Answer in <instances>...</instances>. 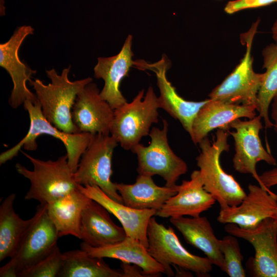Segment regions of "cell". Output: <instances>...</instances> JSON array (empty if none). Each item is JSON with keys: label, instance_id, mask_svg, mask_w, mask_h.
<instances>
[{"label": "cell", "instance_id": "cell-1", "mask_svg": "<svg viewBox=\"0 0 277 277\" xmlns=\"http://www.w3.org/2000/svg\"><path fill=\"white\" fill-rule=\"evenodd\" d=\"M70 66L64 68L61 74L54 69L46 70L51 82L47 85L39 79L29 82L35 90L42 111L53 125L69 133L79 132L71 115L73 106L79 92L93 80L88 77L71 81L69 78Z\"/></svg>", "mask_w": 277, "mask_h": 277}, {"label": "cell", "instance_id": "cell-2", "mask_svg": "<svg viewBox=\"0 0 277 277\" xmlns=\"http://www.w3.org/2000/svg\"><path fill=\"white\" fill-rule=\"evenodd\" d=\"M228 136L227 131L219 129L213 143L207 136L204 138L199 143L201 152L196 158L204 188L219 203L220 208L238 206L246 195L240 184L223 170L220 163L222 153L229 149Z\"/></svg>", "mask_w": 277, "mask_h": 277}, {"label": "cell", "instance_id": "cell-3", "mask_svg": "<svg viewBox=\"0 0 277 277\" xmlns=\"http://www.w3.org/2000/svg\"><path fill=\"white\" fill-rule=\"evenodd\" d=\"M20 151L33 167V170H29L19 163L15 165L17 172L30 183L25 200H35L40 204H47L77 188L74 172L68 164L66 154L55 161H43Z\"/></svg>", "mask_w": 277, "mask_h": 277}, {"label": "cell", "instance_id": "cell-4", "mask_svg": "<svg viewBox=\"0 0 277 277\" xmlns=\"http://www.w3.org/2000/svg\"><path fill=\"white\" fill-rule=\"evenodd\" d=\"M23 106L29 116L28 131L17 144L1 154L0 164H4L16 156L22 148L28 151L36 150L37 148V138L41 135L47 134L63 143L66 149L68 164L75 172L81 157L94 134L86 132L69 133L58 129L44 116L38 100L35 102L26 100Z\"/></svg>", "mask_w": 277, "mask_h": 277}, {"label": "cell", "instance_id": "cell-5", "mask_svg": "<svg viewBox=\"0 0 277 277\" xmlns=\"http://www.w3.org/2000/svg\"><path fill=\"white\" fill-rule=\"evenodd\" d=\"M158 97L150 86L144 96L142 89L133 98L114 109L110 134L126 150L140 143L149 135L150 127L159 121Z\"/></svg>", "mask_w": 277, "mask_h": 277}, {"label": "cell", "instance_id": "cell-6", "mask_svg": "<svg viewBox=\"0 0 277 277\" xmlns=\"http://www.w3.org/2000/svg\"><path fill=\"white\" fill-rule=\"evenodd\" d=\"M148 251L165 270L168 276L175 275L171 265L192 271L199 276H208L212 263L207 257L190 253L181 244L172 228L159 223L151 218L148 227Z\"/></svg>", "mask_w": 277, "mask_h": 277}, {"label": "cell", "instance_id": "cell-7", "mask_svg": "<svg viewBox=\"0 0 277 277\" xmlns=\"http://www.w3.org/2000/svg\"><path fill=\"white\" fill-rule=\"evenodd\" d=\"M168 123L163 120V127H153L149 135L151 141L146 146L140 143L131 151L137 159V171L140 174L152 176L159 175L165 186L174 187L180 177L188 170L186 163L170 148L168 141Z\"/></svg>", "mask_w": 277, "mask_h": 277}, {"label": "cell", "instance_id": "cell-8", "mask_svg": "<svg viewBox=\"0 0 277 277\" xmlns=\"http://www.w3.org/2000/svg\"><path fill=\"white\" fill-rule=\"evenodd\" d=\"M118 144L110 134H94L74 174L77 184L97 186L110 197L123 203L115 183L111 180L112 158Z\"/></svg>", "mask_w": 277, "mask_h": 277}, {"label": "cell", "instance_id": "cell-9", "mask_svg": "<svg viewBox=\"0 0 277 277\" xmlns=\"http://www.w3.org/2000/svg\"><path fill=\"white\" fill-rule=\"evenodd\" d=\"M46 205L44 204L39 217L26 233L14 255L1 267V277H18L57 246L60 237L47 213Z\"/></svg>", "mask_w": 277, "mask_h": 277}, {"label": "cell", "instance_id": "cell-10", "mask_svg": "<svg viewBox=\"0 0 277 277\" xmlns=\"http://www.w3.org/2000/svg\"><path fill=\"white\" fill-rule=\"evenodd\" d=\"M259 22L244 35L246 43L245 54L234 70L209 94V98L232 104L254 106L257 107L258 94L264 73L254 71L251 48Z\"/></svg>", "mask_w": 277, "mask_h": 277}, {"label": "cell", "instance_id": "cell-11", "mask_svg": "<svg viewBox=\"0 0 277 277\" xmlns=\"http://www.w3.org/2000/svg\"><path fill=\"white\" fill-rule=\"evenodd\" d=\"M262 119L259 114L249 120L236 119L229 125L235 131L229 133L234 141L235 153L232 162L235 170L241 173L251 174L261 187L270 190L263 184L256 170V165L260 161L276 165V160L264 148L259 136L263 127Z\"/></svg>", "mask_w": 277, "mask_h": 277}, {"label": "cell", "instance_id": "cell-12", "mask_svg": "<svg viewBox=\"0 0 277 277\" xmlns=\"http://www.w3.org/2000/svg\"><path fill=\"white\" fill-rule=\"evenodd\" d=\"M225 230L250 243L255 250L251 264L253 276L277 277V221L275 219H264L251 228H242L228 223Z\"/></svg>", "mask_w": 277, "mask_h": 277}, {"label": "cell", "instance_id": "cell-13", "mask_svg": "<svg viewBox=\"0 0 277 277\" xmlns=\"http://www.w3.org/2000/svg\"><path fill=\"white\" fill-rule=\"evenodd\" d=\"M34 29L31 26L18 27L6 42L0 44V66L9 73L13 87L9 98V104L13 108L23 105L26 100L35 102V94L27 86L36 71L31 69L19 58L18 52L26 37L33 34Z\"/></svg>", "mask_w": 277, "mask_h": 277}, {"label": "cell", "instance_id": "cell-14", "mask_svg": "<svg viewBox=\"0 0 277 277\" xmlns=\"http://www.w3.org/2000/svg\"><path fill=\"white\" fill-rule=\"evenodd\" d=\"M248 192L238 206L220 208L217 220L222 224H234L251 228L266 218L276 219L277 194L259 186L249 184Z\"/></svg>", "mask_w": 277, "mask_h": 277}, {"label": "cell", "instance_id": "cell-15", "mask_svg": "<svg viewBox=\"0 0 277 277\" xmlns=\"http://www.w3.org/2000/svg\"><path fill=\"white\" fill-rule=\"evenodd\" d=\"M114 110L92 82L78 94L72 109V119L79 132L110 134Z\"/></svg>", "mask_w": 277, "mask_h": 277}, {"label": "cell", "instance_id": "cell-16", "mask_svg": "<svg viewBox=\"0 0 277 277\" xmlns=\"http://www.w3.org/2000/svg\"><path fill=\"white\" fill-rule=\"evenodd\" d=\"M142 69H149L154 71L156 76L157 86L160 95L158 97L159 108L163 109L174 118L180 121L185 130L191 136L193 121L200 109L209 100L194 102L184 100L176 91L171 83L167 80L166 73L170 63L166 56L163 55L156 63H135Z\"/></svg>", "mask_w": 277, "mask_h": 277}, {"label": "cell", "instance_id": "cell-17", "mask_svg": "<svg viewBox=\"0 0 277 277\" xmlns=\"http://www.w3.org/2000/svg\"><path fill=\"white\" fill-rule=\"evenodd\" d=\"M216 201L204 188L199 170L193 171L190 180H184L177 187V193L170 197L155 215L163 218L197 217L211 208Z\"/></svg>", "mask_w": 277, "mask_h": 277}, {"label": "cell", "instance_id": "cell-18", "mask_svg": "<svg viewBox=\"0 0 277 277\" xmlns=\"http://www.w3.org/2000/svg\"><path fill=\"white\" fill-rule=\"evenodd\" d=\"M132 42V35H128L117 54L98 57L93 69L94 77L104 81L100 95L113 109L127 102L120 90V85L123 78L128 76L130 67L134 64L132 59L133 55Z\"/></svg>", "mask_w": 277, "mask_h": 277}, {"label": "cell", "instance_id": "cell-19", "mask_svg": "<svg viewBox=\"0 0 277 277\" xmlns=\"http://www.w3.org/2000/svg\"><path fill=\"white\" fill-rule=\"evenodd\" d=\"M254 106L232 104L209 98L199 110L193 123L190 136L194 144H199L212 130L228 131L230 124L242 117L252 118L256 116Z\"/></svg>", "mask_w": 277, "mask_h": 277}, {"label": "cell", "instance_id": "cell-20", "mask_svg": "<svg viewBox=\"0 0 277 277\" xmlns=\"http://www.w3.org/2000/svg\"><path fill=\"white\" fill-rule=\"evenodd\" d=\"M78 187L83 193L100 204L118 220L127 236L139 240L148 249V224L151 218L155 215L156 210H140L129 207L113 200L96 185L78 184Z\"/></svg>", "mask_w": 277, "mask_h": 277}, {"label": "cell", "instance_id": "cell-21", "mask_svg": "<svg viewBox=\"0 0 277 277\" xmlns=\"http://www.w3.org/2000/svg\"><path fill=\"white\" fill-rule=\"evenodd\" d=\"M81 248L93 257L117 259L132 264L141 269L144 276L165 273L162 265L149 254L147 248L135 239L126 236L120 242L100 247H93L83 242Z\"/></svg>", "mask_w": 277, "mask_h": 277}, {"label": "cell", "instance_id": "cell-22", "mask_svg": "<svg viewBox=\"0 0 277 277\" xmlns=\"http://www.w3.org/2000/svg\"><path fill=\"white\" fill-rule=\"evenodd\" d=\"M110 212L92 200L84 209L80 226V238L93 247H104L123 240L126 233L123 227L114 223Z\"/></svg>", "mask_w": 277, "mask_h": 277}, {"label": "cell", "instance_id": "cell-23", "mask_svg": "<svg viewBox=\"0 0 277 277\" xmlns=\"http://www.w3.org/2000/svg\"><path fill=\"white\" fill-rule=\"evenodd\" d=\"M169 221L188 244L203 251L213 265L223 271L224 258L220 248V240L206 217H172Z\"/></svg>", "mask_w": 277, "mask_h": 277}, {"label": "cell", "instance_id": "cell-24", "mask_svg": "<svg viewBox=\"0 0 277 277\" xmlns=\"http://www.w3.org/2000/svg\"><path fill=\"white\" fill-rule=\"evenodd\" d=\"M152 177L138 174L132 184L115 183L123 204L136 209H154L157 211L177 193V185L161 187L154 182Z\"/></svg>", "mask_w": 277, "mask_h": 277}, {"label": "cell", "instance_id": "cell-25", "mask_svg": "<svg viewBox=\"0 0 277 277\" xmlns=\"http://www.w3.org/2000/svg\"><path fill=\"white\" fill-rule=\"evenodd\" d=\"M16 194L6 197L0 206V261L11 258L15 254L26 233L39 217L44 204H39L34 215L23 220L14 211Z\"/></svg>", "mask_w": 277, "mask_h": 277}, {"label": "cell", "instance_id": "cell-26", "mask_svg": "<svg viewBox=\"0 0 277 277\" xmlns=\"http://www.w3.org/2000/svg\"><path fill=\"white\" fill-rule=\"evenodd\" d=\"M91 200L77 186L73 191L46 205L47 213L60 238L71 235L80 239L82 213Z\"/></svg>", "mask_w": 277, "mask_h": 277}, {"label": "cell", "instance_id": "cell-27", "mask_svg": "<svg viewBox=\"0 0 277 277\" xmlns=\"http://www.w3.org/2000/svg\"><path fill=\"white\" fill-rule=\"evenodd\" d=\"M63 258L58 277H125L123 270L111 268L103 258L91 256L81 248L65 252Z\"/></svg>", "mask_w": 277, "mask_h": 277}, {"label": "cell", "instance_id": "cell-28", "mask_svg": "<svg viewBox=\"0 0 277 277\" xmlns=\"http://www.w3.org/2000/svg\"><path fill=\"white\" fill-rule=\"evenodd\" d=\"M263 68L266 71L258 94L256 110L264 120L266 128L273 127L269 109L277 93V46L271 44L263 50Z\"/></svg>", "mask_w": 277, "mask_h": 277}, {"label": "cell", "instance_id": "cell-29", "mask_svg": "<svg viewBox=\"0 0 277 277\" xmlns=\"http://www.w3.org/2000/svg\"><path fill=\"white\" fill-rule=\"evenodd\" d=\"M220 248L223 255V271L230 277L246 276L242 265L243 256L236 237L229 234L220 240Z\"/></svg>", "mask_w": 277, "mask_h": 277}, {"label": "cell", "instance_id": "cell-30", "mask_svg": "<svg viewBox=\"0 0 277 277\" xmlns=\"http://www.w3.org/2000/svg\"><path fill=\"white\" fill-rule=\"evenodd\" d=\"M63 265V253L56 246L46 257L21 272L18 277H58Z\"/></svg>", "mask_w": 277, "mask_h": 277}, {"label": "cell", "instance_id": "cell-31", "mask_svg": "<svg viewBox=\"0 0 277 277\" xmlns=\"http://www.w3.org/2000/svg\"><path fill=\"white\" fill-rule=\"evenodd\" d=\"M275 2L277 0H235L229 2L225 11L232 14L241 10L265 6Z\"/></svg>", "mask_w": 277, "mask_h": 277}, {"label": "cell", "instance_id": "cell-32", "mask_svg": "<svg viewBox=\"0 0 277 277\" xmlns=\"http://www.w3.org/2000/svg\"><path fill=\"white\" fill-rule=\"evenodd\" d=\"M263 184L267 188L277 185V168L263 172L259 175Z\"/></svg>", "mask_w": 277, "mask_h": 277}, {"label": "cell", "instance_id": "cell-33", "mask_svg": "<svg viewBox=\"0 0 277 277\" xmlns=\"http://www.w3.org/2000/svg\"><path fill=\"white\" fill-rule=\"evenodd\" d=\"M122 270L125 273V277L129 276H144L142 271L138 270V267L134 265V266L130 265V264L122 262L121 264Z\"/></svg>", "mask_w": 277, "mask_h": 277}, {"label": "cell", "instance_id": "cell-34", "mask_svg": "<svg viewBox=\"0 0 277 277\" xmlns=\"http://www.w3.org/2000/svg\"><path fill=\"white\" fill-rule=\"evenodd\" d=\"M271 114L270 117L273 122V127L275 132L277 133V93L274 96L270 104Z\"/></svg>", "mask_w": 277, "mask_h": 277}, {"label": "cell", "instance_id": "cell-35", "mask_svg": "<svg viewBox=\"0 0 277 277\" xmlns=\"http://www.w3.org/2000/svg\"><path fill=\"white\" fill-rule=\"evenodd\" d=\"M271 31L272 37L275 42V44L277 46V19L275 20L272 25Z\"/></svg>", "mask_w": 277, "mask_h": 277}, {"label": "cell", "instance_id": "cell-36", "mask_svg": "<svg viewBox=\"0 0 277 277\" xmlns=\"http://www.w3.org/2000/svg\"><path fill=\"white\" fill-rule=\"evenodd\" d=\"M276 219V221H277V215H276V219Z\"/></svg>", "mask_w": 277, "mask_h": 277}]
</instances>
